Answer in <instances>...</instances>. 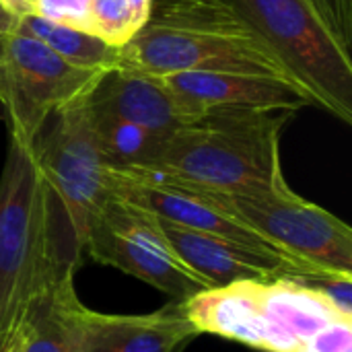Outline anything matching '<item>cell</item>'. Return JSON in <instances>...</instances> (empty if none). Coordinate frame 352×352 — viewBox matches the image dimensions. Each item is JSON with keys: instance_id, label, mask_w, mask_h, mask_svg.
Segmentation results:
<instances>
[{"instance_id": "1", "label": "cell", "mask_w": 352, "mask_h": 352, "mask_svg": "<svg viewBox=\"0 0 352 352\" xmlns=\"http://www.w3.org/2000/svg\"><path fill=\"white\" fill-rule=\"evenodd\" d=\"M295 111H208L169 134L153 171L214 196H264L285 192L280 134ZM132 169V167H130Z\"/></svg>"}, {"instance_id": "2", "label": "cell", "mask_w": 352, "mask_h": 352, "mask_svg": "<svg viewBox=\"0 0 352 352\" xmlns=\"http://www.w3.org/2000/svg\"><path fill=\"white\" fill-rule=\"evenodd\" d=\"M120 66L153 76L243 72L293 80L276 54L225 0H153L146 25L122 45Z\"/></svg>"}, {"instance_id": "3", "label": "cell", "mask_w": 352, "mask_h": 352, "mask_svg": "<svg viewBox=\"0 0 352 352\" xmlns=\"http://www.w3.org/2000/svg\"><path fill=\"white\" fill-rule=\"evenodd\" d=\"M74 278L54 254L35 140L10 134L0 175V351L50 283Z\"/></svg>"}, {"instance_id": "4", "label": "cell", "mask_w": 352, "mask_h": 352, "mask_svg": "<svg viewBox=\"0 0 352 352\" xmlns=\"http://www.w3.org/2000/svg\"><path fill=\"white\" fill-rule=\"evenodd\" d=\"M56 262L74 276L89 229L111 200L109 165L99 151L89 97L54 116L35 140Z\"/></svg>"}, {"instance_id": "5", "label": "cell", "mask_w": 352, "mask_h": 352, "mask_svg": "<svg viewBox=\"0 0 352 352\" xmlns=\"http://www.w3.org/2000/svg\"><path fill=\"white\" fill-rule=\"evenodd\" d=\"M276 54L318 107L352 124V56L309 0H225Z\"/></svg>"}, {"instance_id": "6", "label": "cell", "mask_w": 352, "mask_h": 352, "mask_svg": "<svg viewBox=\"0 0 352 352\" xmlns=\"http://www.w3.org/2000/svg\"><path fill=\"white\" fill-rule=\"evenodd\" d=\"M107 72L66 62L19 27L2 35L0 107L10 134L37 140L50 118L91 97Z\"/></svg>"}, {"instance_id": "7", "label": "cell", "mask_w": 352, "mask_h": 352, "mask_svg": "<svg viewBox=\"0 0 352 352\" xmlns=\"http://www.w3.org/2000/svg\"><path fill=\"white\" fill-rule=\"evenodd\" d=\"M85 252L95 262L155 287L173 303L212 289L177 256L153 214L113 196L89 229Z\"/></svg>"}, {"instance_id": "8", "label": "cell", "mask_w": 352, "mask_h": 352, "mask_svg": "<svg viewBox=\"0 0 352 352\" xmlns=\"http://www.w3.org/2000/svg\"><path fill=\"white\" fill-rule=\"evenodd\" d=\"M287 258L318 272H352V229L291 188L264 196H221Z\"/></svg>"}, {"instance_id": "9", "label": "cell", "mask_w": 352, "mask_h": 352, "mask_svg": "<svg viewBox=\"0 0 352 352\" xmlns=\"http://www.w3.org/2000/svg\"><path fill=\"white\" fill-rule=\"evenodd\" d=\"M109 188L111 196L136 206L148 214H153L159 221L198 231L208 233L217 237H225L231 241H239L258 250H266L272 254H278L287 258L283 252H278L270 241H266L262 235H258L248 223H243L231 206L225 202V198L184 186L179 182L167 179L163 175H157L146 169H111L109 167ZM291 260V258H287ZM295 262V260H291ZM299 264V262H295ZM303 266V264H299ZM307 268V266H305ZM311 270V268H309ZM318 272V270H314ZM324 274V272H320Z\"/></svg>"}, {"instance_id": "10", "label": "cell", "mask_w": 352, "mask_h": 352, "mask_svg": "<svg viewBox=\"0 0 352 352\" xmlns=\"http://www.w3.org/2000/svg\"><path fill=\"white\" fill-rule=\"evenodd\" d=\"M194 120L208 111H268L318 107L314 95L289 78L243 72H173L159 76Z\"/></svg>"}, {"instance_id": "11", "label": "cell", "mask_w": 352, "mask_h": 352, "mask_svg": "<svg viewBox=\"0 0 352 352\" xmlns=\"http://www.w3.org/2000/svg\"><path fill=\"white\" fill-rule=\"evenodd\" d=\"M159 223L177 256L212 287H225L241 280H272L280 276L297 280L320 276V272L299 266L278 254L225 237L190 231L165 221Z\"/></svg>"}, {"instance_id": "12", "label": "cell", "mask_w": 352, "mask_h": 352, "mask_svg": "<svg viewBox=\"0 0 352 352\" xmlns=\"http://www.w3.org/2000/svg\"><path fill=\"white\" fill-rule=\"evenodd\" d=\"M93 107L116 113L161 138L196 122L159 76L118 66L89 97Z\"/></svg>"}, {"instance_id": "13", "label": "cell", "mask_w": 352, "mask_h": 352, "mask_svg": "<svg viewBox=\"0 0 352 352\" xmlns=\"http://www.w3.org/2000/svg\"><path fill=\"white\" fill-rule=\"evenodd\" d=\"M260 283L264 280L212 287L177 305L198 334H214L270 352V328L260 301Z\"/></svg>"}, {"instance_id": "14", "label": "cell", "mask_w": 352, "mask_h": 352, "mask_svg": "<svg viewBox=\"0 0 352 352\" xmlns=\"http://www.w3.org/2000/svg\"><path fill=\"white\" fill-rule=\"evenodd\" d=\"M198 332L173 303L144 316L87 314L80 352H182Z\"/></svg>"}, {"instance_id": "15", "label": "cell", "mask_w": 352, "mask_h": 352, "mask_svg": "<svg viewBox=\"0 0 352 352\" xmlns=\"http://www.w3.org/2000/svg\"><path fill=\"white\" fill-rule=\"evenodd\" d=\"M89 307L74 291V278H58L33 299L12 338L19 352H80Z\"/></svg>"}, {"instance_id": "16", "label": "cell", "mask_w": 352, "mask_h": 352, "mask_svg": "<svg viewBox=\"0 0 352 352\" xmlns=\"http://www.w3.org/2000/svg\"><path fill=\"white\" fill-rule=\"evenodd\" d=\"M260 301L270 328V352H299L322 326L342 318L320 291L289 276L260 283Z\"/></svg>"}, {"instance_id": "17", "label": "cell", "mask_w": 352, "mask_h": 352, "mask_svg": "<svg viewBox=\"0 0 352 352\" xmlns=\"http://www.w3.org/2000/svg\"><path fill=\"white\" fill-rule=\"evenodd\" d=\"M19 29L43 41L50 50L62 56L66 62L82 68L113 70L120 66L122 47H116L91 31L76 29L70 25H60L39 14L19 16Z\"/></svg>"}, {"instance_id": "18", "label": "cell", "mask_w": 352, "mask_h": 352, "mask_svg": "<svg viewBox=\"0 0 352 352\" xmlns=\"http://www.w3.org/2000/svg\"><path fill=\"white\" fill-rule=\"evenodd\" d=\"M89 107H91L93 130H95L99 151L111 169L144 167L155 159L165 138L116 113L93 107L91 101H89Z\"/></svg>"}, {"instance_id": "19", "label": "cell", "mask_w": 352, "mask_h": 352, "mask_svg": "<svg viewBox=\"0 0 352 352\" xmlns=\"http://www.w3.org/2000/svg\"><path fill=\"white\" fill-rule=\"evenodd\" d=\"M136 31L138 25L126 0H91V33L122 47Z\"/></svg>"}, {"instance_id": "20", "label": "cell", "mask_w": 352, "mask_h": 352, "mask_svg": "<svg viewBox=\"0 0 352 352\" xmlns=\"http://www.w3.org/2000/svg\"><path fill=\"white\" fill-rule=\"evenodd\" d=\"M301 283L320 291L342 318L352 320V272H328Z\"/></svg>"}, {"instance_id": "21", "label": "cell", "mask_w": 352, "mask_h": 352, "mask_svg": "<svg viewBox=\"0 0 352 352\" xmlns=\"http://www.w3.org/2000/svg\"><path fill=\"white\" fill-rule=\"evenodd\" d=\"M35 14L60 25L91 31V0H37Z\"/></svg>"}, {"instance_id": "22", "label": "cell", "mask_w": 352, "mask_h": 352, "mask_svg": "<svg viewBox=\"0 0 352 352\" xmlns=\"http://www.w3.org/2000/svg\"><path fill=\"white\" fill-rule=\"evenodd\" d=\"M299 352H352V320L336 318L311 334Z\"/></svg>"}, {"instance_id": "23", "label": "cell", "mask_w": 352, "mask_h": 352, "mask_svg": "<svg viewBox=\"0 0 352 352\" xmlns=\"http://www.w3.org/2000/svg\"><path fill=\"white\" fill-rule=\"evenodd\" d=\"M334 37L351 50L352 41V0H309Z\"/></svg>"}, {"instance_id": "24", "label": "cell", "mask_w": 352, "mask_h": 352, "mask_svg": "<svg viewBox=\"0 0 352 352\" xmlns=\"http://www.w3.org/2000/svg\"><path fill=\"white\" fill-rule=\"evenodd\" d=\"M126 2H128V6L132 10V16H134L136 25H138V29L144 27L146 21H148V16H151L153 0H126Z\"/></svg>"}, {"instance_id": "25", "label": "cell", "mask_w": 352, "mask_h": 352, "mask_svg": "<svg viewBox=\"0 0 352 352\" xmlns=\"http://www.w3.org/2000/svg\"><path fill=\"white\" fill-rule=\"evenodd\" d=\"M16 25H19V16L0 0V37L10 33V31H14Z\"/></svg>"}, {"instance_id": "26", "label": "cell", "mask_w": 352, "mask_h": 352, "mask_svg": "<svg viewBox=\"0 0 352 352\" xmlns=\"http://www.w3.org/2000/svg\"><path fill=\"white\" fill-rule=\"evenodd\" d=\"M16 16H25V14H33L37 0H2Z\"/></svg>"}, {"instance_id": "27", "label": "cell", "mask_w": 352, "mask_h": 352, "mask_svg": "<svg viewBox=\"0 0 352 352\" xmlns=\"http://www.w3.org/2000/svg\"><path fill=\"white\" fill-rule=\"evenodd\" d=\"M2 352H19V344H16V340H14V338H10V340H8V344L2 349Z\"/></svg>"}, {"instance_id": "28", "label": "cell", "mask_w": 352, "mask_h": 352, "mask_svg": "<svg viewBox=\"0 0 352 352\" xmlns=\"http://www.w3.org/2000/svg\"><path fill=\"white\" fill-rule=\"evenodd\" d=\"M0 352H2V351H0Z\"/></svg>"}]
</instances>
